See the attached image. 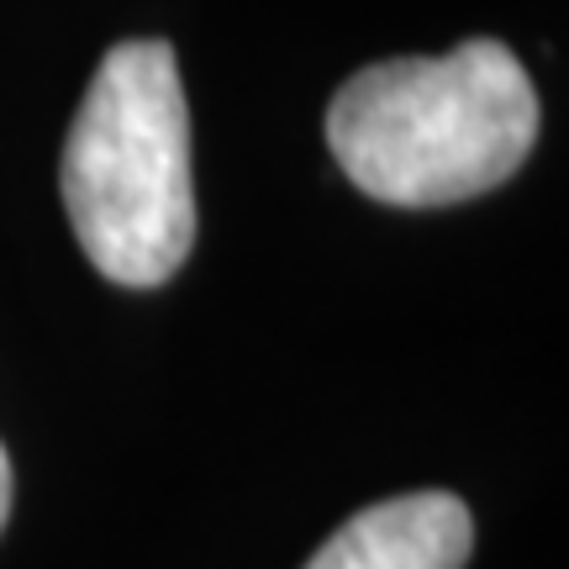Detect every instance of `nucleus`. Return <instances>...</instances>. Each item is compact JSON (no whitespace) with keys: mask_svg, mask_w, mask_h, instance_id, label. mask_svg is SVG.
I'll return each instance as SVG.
<instances>
[{"mask_svg":"<svg viewBox=\"0 0 569 569\" xmlns=\"http://www.w3.org/2000/svg\"><path fill=\"white\" fill-rule=\"evenodd\" d=\"M332 159L386 206H453L511 180L538 142V90L511 48L459 42L443 59L359 69L327 106Z\"/></svg>","mask_w":569,"mask_h":569,"instance_id":"obj_1","label":"nucleus"},{"mask_svg":"<svg viewBox=\"0 0 569 569\" xmlns=\"http://www.w3.org/2000/svg\"><path fill=\"white\" fill-rule=\"evenodd\" d=\"M63 206L106 280L153 290L196 243L190 106L169 42H117L63 142Z\"/></svg>","mask_w":569,"mask_h":569,"instance_id":"obj_2","label":"nucleus"},{"mask_svg":"<svg viewBox=\"0 0 569 569\" xmlns=\"http://www.w3.org/2000/svg\"><path fill=\"white\" fill-rule=\"evenodd\" d=\"M475 549L469 507L448 490H411L365 507L306 559V569H465Z\"/></svg>","mask_w":569,"mask_h":569,"instance_id":"obj_3","label":"nucleus"},{"mask_svg":"<svg viewBox=\"0 0 569 569\" xmlns=\"http://www.w3.org/2000/svg\"><path fill=\"white\" fill-rule=\"evenodd\" d=\"M6 517H11V459L0 448V528H6Z\"/></svg>","mask_w":569,"mask_h":569,"instance_id":"obj_4","label":"nucleus"}]
</instances>
